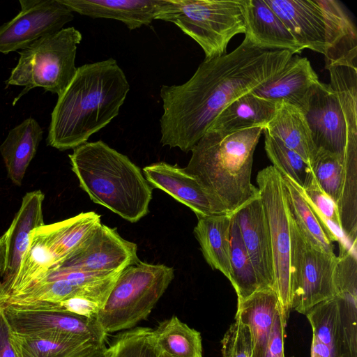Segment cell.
I'll return each mask as SVG.
<instances>
[{
	"mask_svg": "<svg viewBox=\"0 0 357 357\" xmlns=\"http://www.w3.org/2000/svg\"><path fill=\"white\" fill-rule=\"evenodd\" d=\"M293 55L259 48L245 37L229 54L205 59L186 82L162 85L160 143L191 151L223 109L277 75Z\"/></svg>",
	"mask_w": 357,
	"mask_h": 357,
	"instance_id": "1",
	"label": "cell"
},
{
	"mask_svg": "<svg viewBox=\"0 0 357 357\" xmlns=\"http://www.w3.org/2000/svg\"><path fill=\"white\" fill-rule=\"evenodd\" d=\"M130 84L113 58L84 64L58 96L47 143L59 151L84 144L118 116Z\"/></svg>",
	"mask_w": 357,
	"mask_h": 357,
	"instance_id": "2",
	"label": "cell"
},
{
	"mask_svg": "<svg viewBox=\"0 0 357 357\" xmlns=\"http://www.w3.org/2000/svg\"><path fill=\"white\" fill-rule=\"evenodd\" d=\"M264 128L207 130L192 149L185 172L194 177L224 214L259 195L251 182L253 155Z\"/></svg>",
	"mask_w": 357,
	"mask_h": 357,
	"instance_id": "3",
	"label": "cell"
},
{
	"mask_svg": "<svg viewBox=\"0 0 357 357\" xmlns=\"http://www.w3.org/2000/svg\"><path fill=\"white\" fill-rule=\"evenodd\" d=\"M68 157L81 188L94 203L132 223L149 213L153 188L128 156L99 140L76 147Z\"/></svg>",
	"mask_w": 357,
	"mask_h": 357,
	"instance_id": "4",
	"label": "cell"
},
{
	"mask_svg": "<svg viewBox=\"0 0 357 357\" xmlns=\"http://www.w3.org/2000/svg\"><path fill=\"white\" fill-rule=\"evenodd\" d=\"M303 48L324 54L326 69L356 67L357 33L346 10L335 0H265Z\"/></svg>",
	"mask_w": 357,
	"mask_h": 357,
	"instance_id": "5",
	"label": "cell"
},
{
	"mask_svg": "<svg viewBox=\"0 0 357 357\" xmlns=\"http://www.w3.org/2000/svg\"><path fill=\"white\" fill-rule=\"evenodd\" d=\"M330 83L319 82L303 109L317 152L344 158L357 152V68H328Z\"/></svg>",
	"mask_w": 357,
	"mask_h": 357,
	"instance_id": "6",
	"label": "cell"
},
{
	"mask_svg": "<svg viewBox=\"0 0 357 357\" xmlns=\"http://www.w3.org/2000/svg\"><path fill=\"white\" fill-rule=\"evenodd\" d=\"M155 20L177 26L205 59L218 57L234 36L247 31L246 0H165Z\"/></svg>",
	"mask_w": 357,
	"mask_h": 357,
	"instance_id": "7",
	"label": "cell"
},
{
	"mask_svg": "<svg viewBox=\"0 0 357 357\" xmlns=\"http://www.w3.org/2000/svg\"><path fill=\"white\" fill-rule=\"evenodd\" d=\"M174 278L173 267L143 261L121 271L96 317L105 334L146 319Z\"/></svg>",
	"mask_w": 357,
	"mask_h": 357,
	"instance_id": "8",
	"label": "cell"
},
{
	"mask_svg": "<svg viewBox=\"0 0 357 357\" xmlns=\"http://www.w3.org/2000/svg\"><path fill=\"white\" fill-rule=\"evenodd\" d=\"M82 38V33L75 28H63L20 50L18 62L6 81V88L24 86L13 105L36 87L60 96L76 73L77 47Z\"/></svg>",
	"mask_w": 357,
	"mask_h": 357,
	"instance_id": "9",
	"label": "cell"
},
{
	"mask_svg": "<svg viewBox=\"0 0 357 357\" xmlns=\"http://www.w3.org/2000/svg\"><path fill=\"white\" fill-rule=\"evenodd\" d=\"M100 222V215L89 211L33 229L19 272L11 284L0 291V298L23 290L56 267Z\"/></svg>",
	"mask_w": 357,
	"mask_h": 357,
	"instance_id": "10",
	"label": "cell"
},
{
	"mask_svg": "<svg viewBox=\"0 0 357 357\" xmlns=\"http://www.w3.org/2000/svg\"><path fill=\"white\" fill-rule=\"evenodd\" d=\"M257 183L270 236L275 289L287 325L291 310V231L283 179L281 173L270 165L258 172Z\"/></svg>",
	"mask_w": 357,
	"mask_h": 357,
	"instance_id": "11",
	"label": "cell"
},
{
	"mask_svg": "<svg viewBox=\"0 0 357 357\" xmlns=\"http://www.w3.org/2000/svg\"><path fill=\"white\" fill-rule=\"evenodd\" d=\"M289 222L291 308L306 314L317 303L334 296L333 273L338 258L311 244L290 213Z\"/></svg>",
	"mask_w": 357,
	"mask_h": 357,
	"instance_id": "12",
	"label": "cell"
},
{
	"mask_svg": "<svg viewBox=\"0 0 357 357\" xmlns=\"http://www.w3.org/2000/svg\"><path fill=\"white\" fill-rule=\"evenodd\" d=\"M21 10L0 26V52L24 50L39 38L63 29L74 18L59 0H20Z\"/></svg>",
	"mask_w": 357,
	"mask_h": 357,
	"instance_id": "13",
	"label": "cell"
},
{
	"mask_svg": "<svg viewBox=\"0 0 357 357\" xmlns=\"http://www.w3.org/2000/svg\"><path fill=\"white\" fill-rule=\"evenodd\" d=\"M139 261L137 244L123 238L116 228L100 222L53 269L112 273L121 271Z\"/></svg>",
	"mask_w": 357,
	"mask_h": 357,
	"instance_id": "14",
	"label": "cell"
},
{
	"mask_svg": "<svg viewBox=\"0 0 357 357\" xmlns=\"http://www.w3.org/2000/svg\"><path fill=\"white\" fill-rule=\"evenodd\" d=\"M1 308L10 331L18 335L61 333L89 338L100 344L105 342L107 334L94 318L66 312Z\"/></svg>",
	"mask_w": 357,
	"mask_h": 357,
	"instance_id": "15",
	"label": "cell"
},
{
	"mask_svg": "<svg viewBox=\"0 0 357 357\" xmlns=\"http://www.w3.org/2000/svg\"><path fill=\"white\" fill-rule=\"evenodd\" d=\"M234 213L260 289H275L271 244L259 195L247 202Z\"/></svg>",
	"mask_w": 357,
	"mask_h": 357,
	"instance_id": "16",
	"label": "cell"
},
{
	"mask_svg": "<svg viewBox=\"0 0 357 357\" xmlns=\"http://www.w3.org/2000/svg\"><path fill=\"white\" fill-rule=\"evenodd\" d=\"M142 172L153 188L164 191L185 205L196 216L224 214L198 181L183 168L158 162L144 167Z\"/></svg>",
	"mask_w": 357,
	"mask_h": 357,
	"instance_id": "17",
	"label": "cell"
},
{
	"mask_svg": "<svg viewBox=\"0 0 357 357\" xmlns=\"http://www.w3.org/2000/svg\"><path fill=\"white\" fill-rule=\"evenodd\" d=\"M44 195L40 190L26 193L21 206L6 236V259L0 291L8 288L15 280L23 257L29 245L31 231L45 225L43 215Z\"/></svg>",
	"mask_w": 357,
	"mask_h": 357,
	"instance_id": "18",
	"label": "cell"
},
{
	"mask_svg": "<svg viewBox=\"0 0 357 357\" xmlns=\"http://www.w3.org/2000/svg\"><path fill=\"white\" fill-rule=\"evenodd\" d=\"M319 82L307 58L293 56L277 75L250 93L275 102H284L303 110Z\"/></svg>",
	"mask_w": 357,
	"mask_h": 357,
	"instance_id": "19",
	"label": "cell"
},
{
	"mask_svg": "<svg viewBox=\"0 0 357 357\" xmlns=\"http://www.w3.org/2000/svg\"><path fill=\"white\" fill-rule=\"evenodd\" d=\"M71 12L91 18L113 19L129 30L149 25L165 0H59Z\"/></svg>",
	"mask_w": 357,
	"mask_h": 357,
	"instance_id": "20",
	"label": "cell"
},
{
	"mask_svg": "<svg viewBox=\"0 0 357 357\" xmlns=\"http://www.w3.org/2000/svg\"><path fill=\"white\" fill-rule=\"evenodd\" d=\"M247 31L245 37L267 50H287L293 54L304 49L265 0H246Z\"/></svg>",
	"mask_w": 357,
	"mask_h": 357,
	"instance_id": "21",
	"label": "cell"
},
{
	"mask_svg": "<svg viewBox=\"0 0 357 357\" xmlns=\"http://www.w3.org/2000/svg\"><path fill=\"white\" fill-rule=\"evenodd\" d=\"M43 133L38 121L29 117L12 128L0 145V153L8 177L15 184H22L42 140Z\"/></svg>",
	"mask_w": 357,
	"mask_h": 357,
	"instance_id": "22",
	"label": "cell"
},
{
	"mask_svg": "<svg viewBox=\"0 0 357 357\" xmlns=\"http://www.w3.org/2000/svg\"><path fill=\"white\" fill-rule=\"evenodd\" d=\"M264 130L296 152L311 167L317 149L300 108L284 102H277L275 114Z\"/></svg>",
	"mask_w": 357,
	"mask_h": 357,
	"instance_id": "23",
	"label": "cell"
},
{
	"mask_svg": "<svg viewBox=\"0 0 357 357\" xmlns=\"http://www.w3.org/2000/svg\"><path fill=\"white\" fill-rule=\"evenodd\" d=\"M279 307L278 297L273 289L256 291L237 303L235 319L247 325L250 331L254 357H264L275 314Z\"/></svg>",
	"mask_w": 357,
	"mask_h": 357,
	"instance_id": "24",
	"label": "cell"
},
{
	"mask_svg": "<svg viewBox=\"0 0 357 357\" xmlns=\"http://www.w3.org/2000/svg\"><path fill=\"white\" fill-rule=\"evenodd\" d=\"M276 108L277 102L248 93L223 109L207 130L232 132L255 127L264 129L273 118Z\"/></svg>",
	"mask_w": 357,
	"mask_h": 357,
	"instance_id": "25",
	"label": "cell"
},
{
	"mask_svg": "<svg viewBox=\"0 0 357 357\" xmlns=\"http://www.w3.org/2000/svg\"><path fill=\"white\" fill-rule=\"evenodd\" d=\"M231 214L197 216L194 234L207 264L230 278V225Z\"/></svg>",
	"mask_w": 357,
	"mask_h": 357,
	"instance_id": "26",
	"label": "cell"
},
{
	"mask_svg": "<svg viewBox=\"0 0 357 357\" xmlns=\"http://www.w3.org/2000/svg\"><path fill=\"white\" fill-rule=\"evenodd\" d=\"M10 340L17 357H73L91 345L100 344L61 333L21 335L11 331Z\"/></svg>",
	"mask_w": 357,
	"mask_h": 357,
	"instance_id": "27",
	"label": "cell"
},
{
	"mask_svg": "<svg viewBox=\"0 0 357 357\" xmlns=\"http://www.w3.org/2000/svg\"><path fill=\"white\" fill-rule=\"evenodd\" d=\"M289 213L303 236L314 247L330 255L334 252V235L319 220L295 184L282 174Z\"/></svg>",
	"mask_w": 357,
	"mask_h": 357,
	"instance_id": "28",
	"label": "cell"
},
{
	"mask_svg": "<svg viewBox=\"0 0 357 357\" xmlns=\"http://www.w3.org/2000/svg\"><path fill=\"white\" fill-rule=\"evenodd\" d=\"M306 317L312 330V339L329 349L336 357H347L340 309L336 298L313 306Z\"/></svg>",
	"mask_w": 357,
	"mask_h": 357,
	"instance_id": "29",
	"label": "cell"
},
{
	"mask_svg": "<svg viewBox=\"0 0 357 357\" xmlns=\"http://www.w3.org/2000/svg\"><path fill=\"white\" fill-rule=\"evenodd\" d=\"M153 335L161 353L171 357H203L200 333L176 316L161 322Z\"/></svg>",
	"mask_w": 357,
	"mask_h": 357,
	"instance_id": "30",
	"label": "cell"
},
{
	"mask_svg": "<svg viewBox=\"0 0 357 357\" xmlns=\"http://www.w3.org/2000/svg\"><path fill=\"white\" fill-rule=\"evenodd\" d=\"M229 264V280L236 292L238 302L261 290L234 213L231 217Z\"/></svg>",
	"mask_w": 357,
	"mask_h": 357,
	"instance_id": "31",
	"label": "cell"
},
{
	"mask_svg": "<svg viewBox=\"0 0 357 357\" xmlns=\"http://www.w3.org/2000/svg\"><path fill=\"white\" fill-rule=\"evenodd\" d=\"M263 131L265 151L273 166L300 188L307 186L314 178L310 166L278 138Z\"/></svg>",
	"mask_w": 357,
	"mask_h": 357,
	"instance_id": "32",
	"label": "cell"
},
{
	"mask_svg": "<svg viewBox=\"0 0 357 357\" xmlns=\"http://www.w3.org/2000/svg\"><path fill=\"white\" fill-rule=\"evenodd\" d=\"M153 330L137 327L119 334L109 348L105 357H160Z\"/></svg>",
	"mask_w": 357,
	"mask_h": 357,
	"instance_id": "33",
	"label": "cell"
},
{
	"mask_svg": "<svg viewBox=\"0 0 357 357\" xmlns=\"http://www.w3.org/2000/svg\"><path fill=\"white\" fill-rule=\"evenodd\" d=\"M295 185L319 220L334 235L338 242L339 248H352L345 239L342 231L336 204L319 188L315 179L313 178L307 186L303 189L296 184Z\"/></svg>",
	"mask_w": 357,
	"mask_h": 357,
	"instance_id": "34",
	"label": "cell"
},
{
	"mask_svg": "<svg viewBox=\"0 0 357 357\" xmlns=\"http://www.w3.org/2000/svg\"><path fill=\"white\" fill-rule=\"evenodd\" d=\"M310 167L319 188L337 205L343 178V159L337 155L318 151Z\"/></svg>",
	"mask_w": 357,
	"mask_h": 357,
	"instance_id": "35",
	"label": "cell"
},
{
	"mask_svg": "<svg viewBox=\"0 0 357 357\" xmlns=\"http://www.w3.org/2000/svg\"><path fill=\"white\" fill-rule=\"evenodd\" d=\"M221 344L223 357H254L250 331L237 319L225 333Z\"/></svg>",
	"mask_w": 357,
	"mask_h": 357,
	"instance_id": "36",
	"label": "cell"
},
{
	"mask_svg": "<svg viewBox=\"0 0 357 357\" xmlns=\"http://www.w3.org/2000/svg\"><path fill=\"white\" fill-rule=\"evenodd\" d=\"M285 326L279 307L275 314L264 357H284V337Z\"/></svg>",
	"mask_w": 357,
	"mask_h": 357,
	"instance_id": "37",
	"label": "cell"
},
{
	"mask_svg": "<svg viewBox=\"0 0 357 357\" xmlns=\"http://www.w3.org/2000/svg\"><path fill=\"white\" fill-rule=\"evenodd\" d=\"M10 329L0 307V357H17L10 340Z\"/></svg>",
	"mask_w": 357,
	"mask_h": 357,
	"instance_id": "38",
	"label": "cell"
},
{
	"mask_svg": "<svg viewBox=\"0 0 357 357\" xmlns=\"http://www.w3.org/2000/svg\"><path fill=\"white\" fill-rule=\"evenodd\" d=\"M107 347L105 343L89 346L73 357H105Z\"/></svg>",
	"mask_w": 357,
	"mask_h": 357,
	"instance_id": "39",
	"label": "cell"
},
{
	"mask_svg": "<svg viewBox=\"0 0 357 357\" xmlns=\"http://www.w3.org/2000/svg\"><path fill=\"white\" fill-rule=\"evenodd\" d=\"M5 259H6V236L3 234L0 237V276L1 275L4 265H5Z\"/></svg>",
	"mask_w": 357,
	"mask_h": 357,
	"instance_id": "40",
	"label": "cell"
},
{
	"mask_svg": "<svg viewBox=\"0 0 357 357\" xmlns=\"http://www.w3.org/2000/svg\"><path fill=\"white\" fill-rule=\"evenodd\" d=\"M160 357H171L164 353H161Z\"/></svg>",
	"mask_w": 357,
	"mask_h": 357,
	"instance_id": "41",
	"label": "cell"
}]
</instances>
